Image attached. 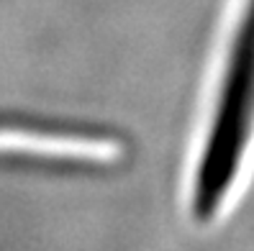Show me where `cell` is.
I'll list each match as a JSON object with an SVG mask.
<instances>
[{
    "label": "cell",
    "mask_w": 254,
    "mask_h": 251,
    "mask_svg": "<svg viewBox=\"0 0 254 251\" xmlns=\"http://www.w3.org/2000/svg\"><path fill=\"white\" fill-rule=\"evenodd\" d=\"M254 121V0H247L242 23L221 80V95L192 187V215L211 220L226 198L244 159Z\"/></svg>",
    "instance_id": "obj_1"
},
{
    "label": "cell",
    "mask_w": 254,
    "mask_h": 251,
    "mask_svg": "<svg viewBox=\"0 0 254 251\" xmlns=\"http://www.w3.org/2000/svg\"><path fill=\"white\" fill-rule=\"evenodd\" d=\"M0 149H28V151H47V154H72V156H111L116 151V144L95 136L0 128Z\"/></svg>",
    "instance_id": "obj_2"
}]
</instances>
